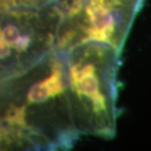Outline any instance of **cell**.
<instances>
[{"label":"cell","mask_w":151,"mask_h":151,"mask_svg":"<svg viewBox=\"0 0 151 151\" xmlns=\"http://www.w3.org/2000/svg\"><path fill=\"white\" fill-rule=\"evenodd\" d=\"M145 0H86L81 10L59 26L56 47L100 41L122 53Z\"/></svg>","instance_id":"cell-4"},{"label":"cell","mask_w":151,"mask_h":151,"mask_svg":"<svg viewBox=\"0 0 151 151\" xmlns=\"http://www.w3.org/2000/svg\"><path fill=\"white\" fill-rule=\"evenodd\" d=\"M0 129L8 149L69 150L80 139L69 86L66 48L54 47L0 81Z\"/></svg>","instance_id":"cell-1"},{"label":"cell","mask_w":151,"mask_h":151,"mask_svg":"<svg viewBox=\"0 0 151 151\" xmlns=\"http://www.w3.org/2000/svg\"><path fill=\"white\" fill-rule=\"evenodd\" d=\"M84 1L86 0H51V8L59 18V26L74 17L81 10Z\"/></svg>","instance_id":"cell-5"},{"label":"cell","mask_w":151,"mask_h":151,"mask_svg":"<svg viewBox=\"0 0 151 151\" xmlns=\"http://www.w3.org/2000/svg\"><path fill=\"white\" fill-rule=\"evenodd\" d=\"M121 54L94 40L66 48L72 108L81 137L116 135Z\"/></svg>","instance_id":"cell-2"},{"label":"cell","mask_w":151,"mask_h":151,"mask_svg":"<svg viewBox=\"0 0 151 151\" xmlns=\"http://www.w3.org/2000/svg\"><path fill=\"white\" fill-rule=\"evenodd\" d=\"M59 18L51 6L0 8V81L56 47Z\"/></svg>","instance_id":"cell-3"}]
</instances>
